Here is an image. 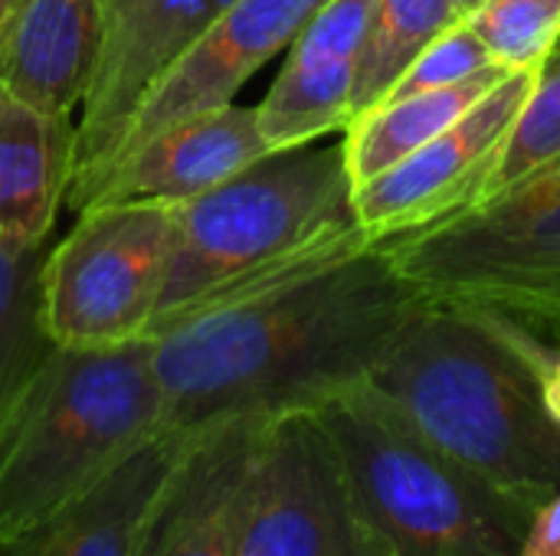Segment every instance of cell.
I'll use <instances>...</instances> for the list:
<instances>
[{"label": "cell", "instance_id": "6da1fadb", "mask_svg": "<svg viewBox=\"0 0 560 556\" xmlns=\"http://www.w3.org/2000/svg\"><path fill=\"white\" fill-rule=\"evenodd\" d=\"M423 305L358 229L148 338L167 429L315 413L368 380Z\"/></svg>", "mask_w": 560, "mask_h": 556}, {"label": "cell", "instance_id": "7a4b0ae2", "mask_svg": "<svg viewBox=\"0 0 560 556\" xmlns=\"http://www.w3.org/2000/svg\"><path fill=\"white\" fill-rule=\"evenodd\" d=\"M436 449L532 501L560 488V433L522 357L469 308L427 301L368 377Z\"/></svg>", "mask_w": 560, "mask_h": 556}, {"label": "cell", "instance_id": "3957f363", "mask_svg": "<svg viewBox=\"0 0 560 556\" xmlns=\"http://www.w3.org/2000/svg\"><path fill=\"white\" fill-rule=\"evenodd\" d=\"M167 433L151 341L52 344L0 433V541L95 488Z\"/></svg>", "mask_w": 560, "mask_h": 556}, {"label": "cell", "instance_id": "277c9868", "mask_svg": "<svg viewBox=\"0 0 560 556\" xmlns=\"http://www.w3.org/2000/svg\"><path fill=\"white\" fill-rule=\"evenodd\" d=\"M351 193L345 147L302 144L269 151L213 190L177 203L174 252L151 334L358 233Z\"/></svg>", "mask_w": 560, "mask_h": 556}, {"label": "cell", "instance_id": "5b68a950", "mask_svg": "<svg viewBox=\"0 0 560 556\" xmlns=\"http://www.w3.org/2000/svg\"><path fill=\"white\" fill-rule=\"evenodd\" d=\"M377 556H518L538 501L436 449L371 380L315 410Z\"/></svg>", "mask_w": 560, "mask_h": 556}, {"label": "cell", "instance_id": "8992f818", "mask_svg": "<svg viewBox=\"0 0 560 556\" xmlns=\"http://www.w3.org/2000/svg\"><path fill=\"white\" fill-rule=\"evenodd\" d=\"M374 246L427 301L560 321V161L489 203Z\"/></svg>", "mask_w": 560, "mask_h": 556}, {"label": "cell", "instance_id": "52a82bcc", "mask_svg": "<svg viewBox=\"0 0 560 556\" xmlns=\"http://www.w3.org/2000/svg\"><path fill=\"white\" fill-rule=\"evenodd\" d=\"M43 259V321L59 347H121L151 334L171 252L174 203H92Z\"/></svg>", "mask_w": 560, "mask_h": 556}, {"label": "cell", "instance_id": "ba28073f", "mask_svg": "<svg viewBox=\"0 0 560 556\" xmlns=\"http://www.w3.org/2000/svg\"><path fill=\"white\" fill-rule=\"evenodd\" d=\"M236 556H377L341 456L315 413L266 423Z\"/></svg>", "mask_w": 560, "mask_h": 556}, {"label": "cell", "instance_id": "9c48e42d", "mask_svg": "<svg viewBox=\"0 0 560 556\" xmlns=\"http://www.w3.org/2000/svg\"><path fill=\"white\" fill-rule=\"evenodd\" d=\"M233 0H102V52L75 121L69 210L79 213L95 197L158 75Z\"/></svg>", "mask_w": 560, "mask_h": 556}, {"label": "cell", "instance_id": "30bf717a", "mask_svg": "<svg viewBox=\"0 0 560 556\" xmlns=\"http://www.w3.org/2000/svg\"><path fill=\"white\" fill-rule=\"evenodd\" d=\"M535 69L509 72L459 121L420 151L354 187L351 206L368 242L397 239L476 206L479 190L525 105Z\"/></svg>", "mask_w": 560, "mask_h": 556}, {"label": "cell", "instance_id": "8fae6325", "mask_svg": "<svg viewBox=\"0 0 560 556\" xmlns=\"http://www.w3.org/2000/svg\"><path fill=\"white\" fill-rule=\"evenodd\" d=\"M325 3L328 0H233L158 75L128 125L118 157L180 118L230 105L272 56L292 46V39Z\"/></svg>", "mask_w": 560, "mask_h": 556}, {"label": "cell", "instance_id": "7c38bea8", "mask_svg": "<svg viewBox=\"0 0 560 556\" xmlns=\"http://www.w3.org/2000/svg\"><path fill=\"white\" fill-rule=\"evenodd\" d=\"M269 419L194 429L135 556H236L246 485Z\"/></svg>", "mask_w": 560, "mask_h": 556}, {"label": "cell", "instance_id": "4fadbf2b", "mask_svg": "<svg viewBox=\"0 0 560 556\" xmlns=\"http://www.w3.org/2000/svg\"><path fill=\"white\" fill-rule=\"evenodd\" d=\"M381 0H328L292 39L282 72L256 105L272 151L312 144L351 125L358 66Z\"/></svg>", "mask_w": 560, "mask_h": 556}, {"label": "cell", "instance_id": "5bb4252c", "mask_svg": "<svg viewBox=\"0 0 560 556\" xmlns=\"http://www.w3.org/2000/svg\"><path fill=\"white\" fill-rule=\"evenodd\" d=\"M269 151L256 105L230 102L180 118L128 147L105 174L89 206L138 200L177 206L230 180Z\"/></svg>", "mask_w": 560, "mask_h": 556}, {"label": "cell", "instance_id": "9a60e30c", "mask_svg": "<svg viewBox=\"0 0 560 556\" xmlns=\"http://www.w3.org/2000/svg\"><path fill=\"white\" fill-rule=\"evenodd\" d=\"M190 436L194 429L161 433L82 498L0 541V556H135Z\"/></svg>", "mask_w": 560, "mask_h": 556}, {"label": "cell", "instance_id": "2e32d148", "mask_svg": "<svg viewBox=\"0 0 560 556\" xmlns=\"http://www.w3.org/2000/svg\"><path fill=\"white\" fill-rule=\"evenodd\" d=\"M102 52V0H20L0 36V82L52 115L82 108Z\"/></svg>", "mask_w": 560, "mask_h": 556}, {"label": "cell", "instance_id": "e0dca14e", "mask_svg": "<svg viewBox=\"0 0 560 556\" xmlns=\"http://www.w3.org/2000/svg\"><path fill=\"white\" fill-rule=\"evenodd\" d=\"M75 118L52 115L0 82V239L46 246L69 203Z\"/></svg>", "mask_w": 560, "mask_h": 556}, {"label": "cell", "instance_id": "ac0fdd59", "mask_svg": "<svg viewBox=\"0 0 560 556\" xmlns=\"http://www.w3.org/2000/svg\"><path fill=\"white\" fill-rule=\"evenodd\" d=\"M509 72L512 69L495 62L456 85L407 95L397 102H381L371 111L358 115L345 128L341 141L351 187L374 180L377 174L390 170L394 164L420 151L427 141H433L453 121H459L479 98H486Z\"/></svg>", "mask_w": 560, "mask_h": 556}, {"label": "cell", "instance_id": "d6986e66", "mask_svg": "<svg viewBox=\"0 0 560 556\" xmlns=\"http://www.w3.org/2000/svg\"><path fill=\"white\" fill-rule=\"evenodd\" d=\"M43 259L46 246L0 239V433L52 347L43 321Z\"/></svg>", "mask_w": 560, "mask_h": 556}, {"label": "cell", "instance_id": "ffe728a7", "mask_svg": "<svg viewBox=\"0 0 560 556\" xmlns=\"http://www.w3.org/2000/svg\"><path fill=\"white\" fill-rule=\"evenodd\" d=\"M459 20L463 13L456 0H381L354 79L351 121L371 111L417 56Z\"/></svg>", "mask_w": 560, "mask_h": 556}, {"label": "cell", "instance_id": "44dd1931", "mask_svg": "<svg viewBox=\"0 0 560 556\" xmlns=\"http://www.w3.org/2000/svg\"><path fill=\"white\" fill-rule=\"evenodd\" d=\"M560 161V36L548 56L538 62L535 82L525 95V105L479 190V203L495 200L509 187L538 174L541 167Z\"/></svg>", "mask_w": 560, "mask_h": 556}, {"label": "cell", "instance_id": "7402d4cb", "mask_svg": "<svg viewBox=\"0 0 560 556\" xmlns=\"http://www.w3.org/2000/svg\"><path fill=\"white\" fill-rule=\"evenodd\" d=\"M463 23L499 66L535 69L560 36V0H482Z\"/></svg>", "mask_w": 560, "mask_h": 556}, {"label": "cell", "instance_id": "603a6c76", "mask_svg": "<svg viewBox=\"0 0 560 556\" xmlns=\"http://www.w3.org/2000/svg\"><path fill=\"white\" fill-rule=\"evenodd\" d=\"M469 308L522 357V364L528 367L538 387V400L548 419L560 433V321L489 308V305H469Z\"/></svg>", "mask_w": 560, "mask_h": 556}, {"label": "cell", "instance_id": "cb8c5ba5", "mask_svg": "<svg viewBox=\"0 0 560 556\" xmlns=\"http://www.w3.org/2000/svg\"><path fill=\"white\" fill-rule=\"evenodd\" d=\"M489 66H495V59L489 56L482 39L459 20L417 56V62L400 75V82L381 102H397L407 95L436 92V88L456 85V82H463V79H469Z\"/></svg>", "mask_w": 560, "mask_h": 556}, {"label": "cell", "instance_id": "d4e9b609", "mask_svg": "<svg viewBox=\"0 0 560 556\" xmlns=\"http://www.w3.org/2000/svg\"><path fill=\"white\" fill-rule=\"evenodd\" d=\"M518 556H560V488L535 505Z\"/></svg>", "mask_w": 560, "mask_h": 556}, {"label": "cell", "instance_id": "484cf974", "mask_svg": "<svg viewBox=\"0 0 560 556\" xmlns=\"http://www.w3.org/2000/svg\"><path fill=\"white\" fill-rule=\"evenodd\" d=\"M16 7H20V0H0V36H3V29H7V23H10Z\"/></svg>", "mask_w": 560, "mask_h": 556}, {"label": "cell", "instance_id": "4316f807", "mask_svg": "<svg viewBox=\"0 0 560 556\" xmlns=\"http://www.w3.org/2000/svg\"><path fill=\"white\" fill-rule=\"evenodd\" d=\"M479 3H482V0H456V7H459V13H463V16H466L469 10H476Z\"/></svg>", "mask_w": 560, "mask_h": 556}]
</instances>
